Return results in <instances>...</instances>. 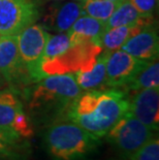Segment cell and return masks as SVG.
<instances>
[{
  "label": "cell",
  "mask_w": 159,
  "mask_h": 160,
  "mask_svg": "<svg viewBox=\"0 0 159 160\" xmlns=\"http://www.w3.org/2000/svg\"><path fill=\"white\" fill-rule=\"evenodd\" d=\"M127 112L128 98L124 91L101 88L81 93L70 103L64 117L100 138Z\"/></svg>",
  "instance_id": "cell-1"
},
{
  "label": "cell",
  "mask_w": 159,
  "mask_h": 160,
  "mask_svg": "<svg viewBox=\"0 0 159 160\" xmlns=\"http://www.w3.org/2000/svg\"><path fill=\"white\" fill-rule=\"evenodd\" d=\"M82 91L74 73L47 76L30 93L29 111L36 118L61 117Z\"/></svg>",
  "instance_id": "cell-2"
},
{
  "label": "cell",
  "mask_w": 159,
  "mask_h": 160,
  "mask_svg": "<svg viewBox=\"0 0 159 160\" xmlns=\"http://www.w3.org/2000/svg\"><path fill=\"white\" fill-rule=\"evenodd\" d=\"M99 138L72 121H56L43 135L45 147L53 160H85L99 145Z\"/></svg>",
  "instance_id": "cell-3"
},
{
  "label": "cell",
  "mask_w": 159,
  "mask_h": 160,
  "mask_svg": "<svg viewBox=\"0 0 159 160\" xmlns=\"http://www.w3.org/2000/svg\"><path fill=\"white\" fill-rule=\"evenodd\" d=\"M102 52L100 43L85 39L70 43V47L61 55L49 61H42V71L47 76L74 73L77 71L87 72L95 65L97 58Z\"/></svg>",
  "instance_id": "cell-4"
},
{
  "label": "cell",
  "mask_w": 159,
  "mask_h": 160,
  "mask_svg": "<svg viewBox=\"0 0 159 160\" xmlns=\"http://www.w3.org/2000/svg\"><path fill=\"white\" fill-rule=\"evenodd\" d=\"M154 132L147 125L126 113L104 137L122 157L129 159L154 138Z\"/></svg>",
  "instance_id": "cell-5"
},
{
  "label": "cell",
  "mask_w": 159,
  "mask_h": 160,
  "mask_svg": "<svg viewBox=\"0 0 159 160\" xmlns=\"http://www.w3.org/2000/svg\"><path fill=\"white\" fill-rule=\"evenodd\" d=\"M49 36L50 33L40 25L27 26L17 35L20 56L33 82H38L46 78L42 71V63Z\"/></svg>",
  "instance_id": "cell-6"
},
{
  "label": "cell",
  "mask_w": 159,
  "mask_h": 160,
  "mask_svg": "<svg viewBox=\"0 0 159 160\" xmlns=\"http://www.w3.org/2000/svg\"><path fill=\"white\" fill-rule=\"evenodd\" d=\"M37 17L33 0H0V37L18 35Z\"/></svg>",
  "instance_id": "cell-7"
},
{
  "label": "cell",
  "mask_w": 159,
  "mask_h": 160,
  "mask_svg": "<svg viewBox=\"0 0 159 160\" xmlns=\"http://www.w3.org/2000/svg\"><path fill=\"white\" fill-rule=\"evenodd\" d=\"M147 61L137 59L122 50L111 52L106 60V86L110 88H126Z\"/></svg>",
  "instance_id": "cell-8"
},
{
  "label": "cell",
  "mask_w": 159,
  "mask_h": 160,
  "mask_svg": "<svg viewBox=\"0 0 159 160\" xmlns=\"http://www.w3.org/2000/svg\"><path fill=\"white\" fill-rule=\"evenodd\" d=\"M0 76L12 85L31 81L20 56L17 35L0 37Z\"/></svg>",
  "instance_id": "cell-9"
},
{
  "label": "cell",
  "mask_w": 159,
  "mask_h": 160,
  "mask_svg": "<svg viewBox=\"0 0 159 160\" xmlns=\"http://www.w3.org/2000/svg\"><path fill=\"white\" fill-rule=\"evenodd\" d=\"M152 130L157 131L159 125V88L138 90L128 99V112Z\"/></svg>",
  "instance_id": "cell-10"
},
{
  "label": "cell",
  "mask_w": 159,
  "mask_h": 160,
  "mask_svg": "<svg viewBox=\"0 0 159 160\" xmlns=\"http://www.w3.org/2000/svg\"><path fill=\"white\" fill-rule=\"evenodd\" d=\"M121 50L137 59L147 62L156 60L158 58L159 40L153 22L145 25L137 33L129 37L121 47Z\"/></svg>",
  "instance_id": "cell-11"
},
{
  "label": "cell",
  "mask_w": 159,
  "mask_h": 160,
  "mask_svg": "<svg viewBox=\"0 0 159 160\" xmlns=\"http://www.w3.org/2000/svg\"><path fill=\"white\" fill-rule=\"evenodd\" d=\"M85 15L81 2L69 1L60 6H52L50 12L45 17L46 27L57 32H67L80 17Z\"/></svg>",
  "instance_id": "cell-12"
},
{
  "label": "cell",
  "mask_w": 159,
  "mask_h": 160,
  "mask_svg": "<svg viewBox=\"0 0 159 160\" xmlns=\"http://www.w3.org/2000/svg\"><path fill=\"white\" fill-rule=\"evenodd\" d=\"M103 32L104 22L88 15H83L70 27V29L67 31V35L69 36L72 45L85 39L100 43V38Z\"/></svg>",
  "instance_id": "cell-13"
},
{
  "label": "cell",
  "mask_w": 159,
  "mask_h": 160,
  "mask_svg": "<svg viewBox=\"0 0 159 160\" xmlns=\"http://www.w3.org/2000/svg\"><path fill=\"white\" fill-rule=\"evenodd\" d=\"M152 22H153L152 18H148L137 25L120 26L107 30L103 32L100 38V45L102 48H104V51H107L110 53L119 50L129 37L137 33L145 25Z\"/></svg>",
  "instance_id": "cell-14"
},
{
  "label": "cell",
  "mask_w": 159,
  "mask_h": 160,
  "mask_svg": "<svg viewBox=\"0 0 159 160\" xmlns=\"http://www.w3.org/2000/svg\"><path fill=\"white\" fill-rule=\"evenodd\" d=\"M29 145L13 130L0 128V159L24 160Z\"/></svg>",
  "instance_id": "cell-15"
},
{
  "label": "cell",
  "mask_w": 159,
  "mask_h": 160,
  "mask_svg": "<svg viewBox=\"0 0 159 160\" xmlns=\"http://www.w3.org/2000/svg\"><path fill=\"white\" fill-rule=\"evenodd\" d=\"M110 52H107V51L100 53L97 58L95 65L90 71H87V72L77 71V72H74L76 81L81 89L88 91L94 89H101L103 86H106V60Z\"/></svg>",
  "instance_id": "cell-16"
},
{
  "label": "cell",
  "mask_w": 159,
  "mask_h": 160,
  "mask_svg": "<svg viewBox=\"0 0 159 160\" xmlns=\"http://www.w3.org/2000/svg\"><path fill=\"white\" fill-rule=\"evenodd\" d=\"M148 18H144L134 8L130 0H122L109 19L104 22V31L120 26L140 24Z\"/></svg>",
  "instance_id": "cell-17"
},
{
  "label": "cell",
  "mask_w": 159,
  "mask_h": 160,
  "mask_svg": "<svg viewBox=\"0 0 159 160\" xmlns=\"http://www.w3.org/2000/svg\"><path fill=\"white\" fill-rule=\"evenodd\" d=\"M23 110V103L15 90L0 91V128L12 129L16 115Z\"/></svg>",
  "instance_id": "cell-18"
},
{
  "label": "cell",
  "mask_w": 159,
  "mask_h": 160,
  "mask_svg": "<svg viewBox=\"0 0 159 160\" xmlns=\"http://www.w3.org/2000/svg\"><path fill=\"white\" fill-rule=\"evenodd\" d=\"M148 88H159V64L157 59L147 62L125 89L138 91Z\"/></svg>",
  "instance_id": "cell-19"
},
{
  "label": "cell",
  "mask_w": 159,
  "mask_h": 160,
  "mask_svg": "<svg viewBox=\"0 0 159 160\" xmlns=\"http://www.w3.org/2000/svg\"><path fill=\"white\" fill-rule=\"evenodd\" d=\"M122 0H86L83 9L85 15L106 22Z\"/></svg>",
  "instance_id": "cell-20"
},
{
  "label": "cell",
  "mask_w": 159,
  "mask_h": 160,
  "mask_svg": "<svg viewBox=\"0 0 159 160\" xmlns=\"http://www.w3.org/2000/svg\"><path fill=\"white\" fill-rule=\"evenodd\" d=\"M69 47L70 40L69 36L67 34H64V33H60V34L57 35L50 34L49 38L46 42L42 61H49L60 56Z\"/></svg>",
  "instance_id": "cell-21"
},
{
  "label": "cell",
  "mask_w": 159,
  "mask_h": 160,
  "mask_svg": "<svg viewBox=\"0 0 159 160\" xmlns=\"http://www.w3.org/2000/svg\"><path fill=\"white\" fill-rule=\"evenodd\" d=\"M12 129L22 138H30L33 135L31 120L24 111H20L12 121Z\"/></svg>",
  "instance_id": "cell-22"
},
{
  "label": "cell",
  "mask_w": 159,
  "mask_h": 160,
  "mask_svg": "<svg viewBox=\"0 0 159 160\" xmlns=\"http://www.w3.org/2000/svg\"><path fill=\"white\" fill-rule=\"evenodd\" d=\"M130 160H159L158 138H151L129 158Z\"/></svg>",
  "instance_id": "cell-23"
},
{
  "label": "cell",
  "mask_w": 159,
  "mask_h": 160,
  "mask_svg": "<svg viewBox=\"0 0 159 160\" xmlns=\"http://www.w3.org/2000/svg\"><path fill=\"white\" fill-rule=\"evenodd\" d=\"M133 6L144 18H153L158 0H130Z\"/></svg>",
  "instance_id": "cell-24"
},
{
  "label": "cell",
  "mask_w": 159,
  "mask_h": 160,
  "mask_svg": "<svg viewBox=\"0 0 159 160\" xmlns=\"http://www.w3.org/2000/svg\"><path fill=\"white\" fill-rule=\"evenodd\" d=\"M74 1H77V2H81V3H83L84 1H86V0H74Z\"/></svg>",
  "instance_id": "cell-25"
},
{
  "label": "cell",
  "mask_w": 159,
  "mask_h": 160,
  "mask_svg": "<svg viewBox=\"0 0 159 160\" xmlns=\"http://www.w3.org/2000/svg\"><path fill=\"white\" fill-rule=\"evenodd\" d=\"M52 1H62V0H52Z\"/></svg>",
  "instance_id": "cell-26"
},
{
  "label": "cell",
  "mask_w": 159,
  "mask_h": 160,
  "mask_svg": "<svg viewBox=\"0 0 159 160\" xmlns=\"http://www.w3.org/2000/svg\"><path fill=\"white\" fill-rule=\"evenodd\" d=\"M0 85H1V83H0Z\"/></svg>",
  "instance_id": "cell-27"
}]
</instances>
